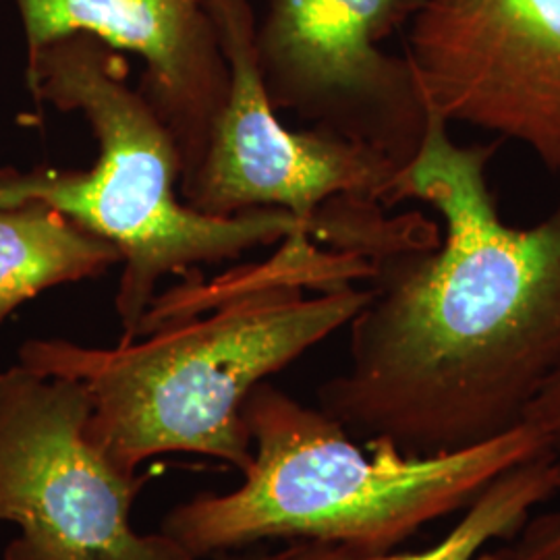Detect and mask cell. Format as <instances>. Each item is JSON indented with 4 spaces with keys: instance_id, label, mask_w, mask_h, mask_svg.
Returning a JSON list of instances; mask_svg holds the SVG:
<instances>
[{
    "instance_id": "obj_4",
    "label": "cell",
    "mask_w": 560,
    "mask_h": 560,
    "mask_svg": "<svg viewBox=\"0 0 560 560\" xmlns=\"http://www.w3.org/2000/svg\"><path fill=\"white\" fill-rule=\"evenodd\" d=\"M25 83L36 101L83 115L98 141V159L88 171L0 168V206L42 201L119 249L120 340L138 337L161 280L171 275L293 235L345 252L335 229L287 210L212 217L180 200L183 161L175 138L127 83L119 50L98 38L78 32L44 46L27 59Z\"/></svg>"
},
{
    "instance_id": "obj_6",
    "label": "cell",
    "mask_w": 560,
    "mask_h": 560,
    "mask_svg": "<svg viewBox=\"0 0 560 560\" xmlns=\"http://www.w3.org/2000/svg\"><path fill=\"white\" fill-rule=\"evenodd\" d=\"M85 384L21 363L0 372V521L20 525L2 560H196L141 534L131 506L148 474H122L88 439Z\"/></svg>"
},
{
    "instance_id": "obj_13",
    "label": "cell",
    "mask_w": 560,
    "mask_h": 560,
    "mask_svg": "<svg viewBox=\"0 0 560 560\" xmlns=\"http://www.w3.org/2000/svg\"><path fill=\"white\" fill-rule=\"evenodd\" d=\"M513 544L520 560H560V515L525 521Z\"/></svg>"
},
{
    "instance_id": "obj_5",
    "label": "cell",
    "mask_w": 560,
    "mask_h": 560,
    "mask_svg": "<svg viewBox=\"0 0 560 560\" xmlns=\"http://www.w3.org/2000/svg\"><path fill=\"white\" fill-rule=\"evenodd\" d=\"M229 62V96L206 159L180 183V200L212 217L287 210L330 226L345 252L374 260L430 247L441 226L421 212L388 217L400 166L378 150L318 129L291 131L268 101L249 0H206Z\"/></svg>"
},
{
    "instance_id": "obj_12",
    "label": "cell",
    "mask_w": 560,
    "mask_h": 560,
    "mask_svg": "<svg viewBox=\"0 0 560 560\" xmlns=\"http://www.w3.org/2000/svg\"><path fill=\"white\" fill-rule=\"evenodd\" d=\"M525 423L534 425L546 442V453L559 476L560 488V372L548 382L540 397L529 407Z\"/></svg>"
},
{
    "instance_id": "obj_14",
    "label": "cell",
    "mask_w": 560,
    "mask_h": 560,
    "mask_svg": "<svg viewBox=\"0 0 560 560\" xmlns=\"http://www.w3.org/2000/svg\"><path fill=\"white\" fill-rule=\"evenodd\" d=\"M268 555V550L264 546H249V548H241V550H231V552H221L214 555L212 560H264Z\"/></svg>"
},
{
    "instance_id": "obj_10",
    "label": "cell",
    "mask_w": 560,
    "mask_h": 560,
    "mask_svg": "<svg viewBox=\"0 0 560 560\" xmlns=\"http://www.w3.org/2000/svg\"><path fill=\"white\" fill-rule=\"evenodd\" d=\"M560 492L548 453L504 471L465 509L459 523L434 546L420 552L361 555L337 544L295 540L264 560H520L515 544L488 550L492 541L520 534L532 511Z\"/></svg>"
},
{
    "instance_id": "obj_2",
    "label": "cell",
    "mask_w": 560,
    "mask_h": 560,
    "mask_svg": "<svg viewBox=\"0 0 560 560\" xmlns=\"http://www.w3.org/2000/svg\"><path fill=\"white\" fill-rule=\"evenodd\" d=\"M370 266L310 235L260 266L154 298L133 340L85 347L32 339L20 363L85 384L88 439L122 474L164 453H196L245 474L254 444L243 405L260 384L358 316Z\"/></svg>"
},
{
    "instance_id": "obj_9",
    "label": "cell",
    "mask_w": 560,
    "mask_h": 560,
    "mask_svg": "<svg viewBox=\"0 0 560 560\" xmlns=\"http://www.w3.org/2000/svg\"><path fill=\"white\" fill-rule=\"evenodd\" d=\"M27 59L71 34H90L145 60L140 92L183 161V179L206 159L229 96V62L206 0H15Z\"/></svg>"
},
{
    "instance_id": "obj_7",
    "label": "cell",
    "mask_w": 560,
    "mask_h": 560,
    "mask_svg": "<svg viewBox=\"0 0 560 560\" xmlns=\"http://www.w3.org/2000/svg\"><path fill=\"white\" fill-rule=\"evenodd\" d=\"M418 7L420 0H270L256 25V57L275 110L405 168L420 150L430 106L409 59L381 44Z\"/></svg>"
},
{
    "instance_id": "obj_11",
    "label": "cell",
    "mask_w": 560,
    "mask_h": 560,
    "mask_svg": "<svg viewBox=\"0 0 560 560\" xmlns=\"http://www.w3.org/2000/svg\"><path fill=\"white\" fill-rule=\"evenodd\" d=\"M120 252L42 201L0 206V324L42 291L96 279Z\"/></svg>"
},
{
    "instance_id": "obj_3",
    "label": "cell",
    "mask_w": 560,
    "mask_h": 560,
    "mask_svg": "<svg viewBox=\"0 0 560 560\" xmlns=\"http://www.w3.org/2000/svg\"><path fill=\"white\" fill-rule=\"evenodd\" d=\"M254 460L233 492L180 502L161 532L198 560L266 540L337 544L390 552L423 525L467 509L504 471L546 453L540 432L520 428L469 448L405 455L386 441L368 453L320 407L270 382L243 405Z\"/></svg>"
},
{
    "instance_id": "obj_1",
    "label": "cell",
    "mask_w": 560,
    "mask_h": 560,
    "mask_svg": "<svg viewBox=\"0 0 560 560\" xmlns=\"http://www.w3.org/2000/svg\"><path fill=\"white\" fill-rule=\"evenodd\" d=\"M499 143L459 145L430 108L393 191L441 217V241L378 256L349 322V365L318 390L353 436L405 455L469 448L525 423L560 372V203L544 221H502L488 185Z\"/></svg>"
},
{
    "instance_id": "obj_8",
    "label": "cell",
    "mask_w": 560,
    "mask_h": 560,
    "mask_svg": "<svg viewBox=\"0 0 560 560\" xmlns=\"http://www.w3.org/2000/svg\"><path fill=\"white\" fill-rule=\"evenodd\" d=\"M407 25L428 106L517 141L560 179V0H420Z\"/></svg>"
}]
</instances>
